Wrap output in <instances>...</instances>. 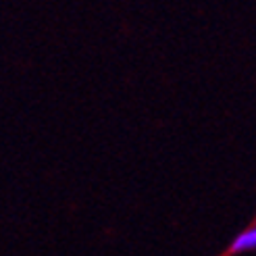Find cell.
I'll list each match as a JSON object with an SVG mask.
<instances>
[{
	"label": "cell",
	"mask_w": 256,
	"mask_h": 256,
	"mask_svg": "<svg viewBox=\"0 0 256 256\" xmlns=\"http://www.w3.org/2000/svg\"><path fill=\"white\" fill-rule=\"evenodd\" d=\"M254 248H256V227H250L234 240V244L229 250L236 254V252H246V250H254Z\"/></svg>",
	"instance_id": "1"
}]
</instances>
